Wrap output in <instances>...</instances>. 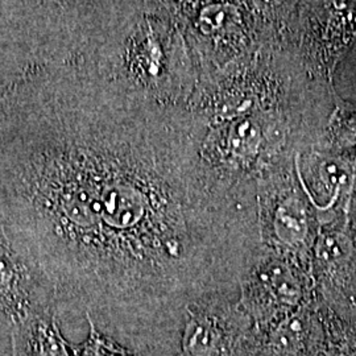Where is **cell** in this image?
<instances>
[{
  "mask_svg": "<svg viewBox=\"0 0 356 356\" xmlns=\"http://www.w3.org/2000/svg\"><path fill=\"white\" fill-rule=\"evenodd\" d=\"M90 323L89 338L73 348V356H139L127 347L116 343L102 331L98 330L95 323L86 317Z\"/></svg>",
  "mask_w": 356,
  "mask_h": 356,
  "instance_id": "9",
  "label": "cell"
},
{
  "mask_svg": "<svg viewBox=\"0 0 356 356\" xmlns=\"http://www.w3.org/2000/svg\"><path fill=\"white\" fill-rule=\"evenodd\" d=\"M184 356H223L226 332L213 310L189 304L184 309Z\"/></svg>",
  "mask_w": 356,
  "mask_h": 356,
  "instance_id": "5",
  "label": "cell"
},
{
  "mask_svg": "<svg viewBox=\"0 0 356 356\" xmlns=\"http://www.w3.org/2000/svg\"><path fill=\"white\" fill-rule=\"evenodd\" d=\"M275 236L289 247H297L306 242L310 222L305 202L298 195H288L279 201L272 216Z\"/></svg>",
  "mask_w": 356,
  "mask_h": 356,
  "instance_id": "6",
  "label": "cell"
},
{
  "mask_svg": "<svg viewBox=\"0 0 356 356\" xmlns=\"http://www.w3.org/2000/svg\"><path fill=\"white\" fill-rule=\"evenodd\" d=\"M49 307H54L51 293L13 250L0 222V313L17 323Z\"/></svg>",
  "mask_w": 356,
  "mask_h": 356,
  "instance_id": "3",
  "label": "cell"
},
{
  "mask_svg": "<svg viewBox=\"0 0 356 356\" xmlns=\"http://www.w3.org/2000/svg\"><path fill=\"white\" fill-rule=\"evenodd\" d=\"M353 250V243L344 232L326 231L317 242L316 254L326 266H339L350 259Z\"/></svg>",
  "mask_w": 356,
  "mask_h": 356,
  "instance_id": "8",
  "label": "cell"
},
{
  "mask_svg": "<svg viewBox=\"0 0 356 356\" xmlns=\"http://www.w3.org/2000/svg\"><path fill=\"white\" fill-rule=\"evenodd\" d=\"M31 36L0 92L1 211L57 313L166 356L242 197L204 168L185 108L122 89L56 35Z\"/></svg>",
  "mask_w": 356,
  "mask_h": 356,
  "instance_id": "1",
  "label": "cell"
},
{
  "mask_svg": "<svg viewBox=\"0 0 356 356\" xmlns=\"http://www.w3.org/2000/svg\"><path fill=\"white\" fill-rule=\"evenodd\" d=\"M260 284L279 302L294 305L301 297V285L292 270L280 263H270L257 273Z\"/></svg>",
  "mask_w": 356,
  "mask_h": 356,
  "instance_id": "7",
  "label": "cell"
},
{
  "mask_svg": "<svg viewBox=\"0 0 356 356\" xmlns=\"http://www.w3.org/2000/svg\"><path fill=\"white\" fill-rule=\"evenodd\" d=\"M81 58L107 81L169 108H185L200 69L168 1H69Z\"/></svg>",
  "mask_w": 356,
  "mask_h": 356,
  "instance_id": "2",
  "label": "cell"
},
{
  "mask_svg": "<svg viewBox=\"0 0 356 356\" xmlns=\"http://www.w3.org/2000/svg\"><path fill=\"white\" fill-rule=\"evenodd\" d=\"M351 122H353V124H351V131H354L353 134L356 136V118H354Z\"/></svg>",
  "mask_w": 356,
  "mask_h": 356,
  "instance_id": "11",
  "label": "cell"
},
{
  "mask_svg": "<svg viewBox=\"0 0 356 356\" xmlns=\"http://www.w3.org/2000/svg\"><path fill=\"white\" fill-rule=\"evenodd\" d=\"M13 356H73L57 325V310H40L13 326Z\"/></svg>",
  "mask_w": 356,
  "mask_h": 356,
  "instance_id": "4",
  "label": "cell"
},
{
  "mask_svg": "<svg viewBox=\"0 0 356 356\" xmlns=\"http://www.w3.org/2000/svg\"><path fill=\"white\" fill-rule=\"evenodd\" d=\"M302 326H301V321L297 318L291 319L288 322H285L281 329L276 332V343L282 347H288L292 346L301 335Z\"/></svg>",
  "mask_w": 356,
  "mask_h": 356,
  "instance_id": "10",
  "label": "cell"
}]
</instances>
